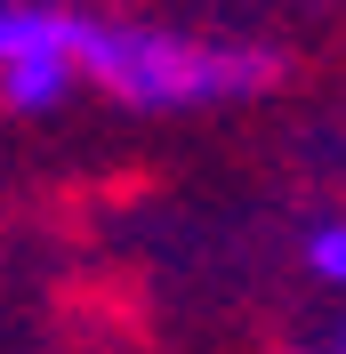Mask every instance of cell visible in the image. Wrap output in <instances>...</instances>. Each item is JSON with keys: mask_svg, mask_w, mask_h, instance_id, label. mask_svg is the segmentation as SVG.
<instances>
[{"mask_svg": "<svg viewBox=\"0 0 346 354\" xmlns=\"http://www.w3.org/2000/svg\"><path fill=\"white\" fill-rule=\"evenodd\" d=\"M73 57H81V88H97L113 105H137V113L242 105V97H266L282 73V57L258 41H210V32L121 24V17H81Z\"/></svg>", "mask_w": 346, "mask_h": 354, "instance_id": "obj_1", "label": "cell"}, {"mask_svg": "<svg viewBox=\"0 0 346 354\" xmlns=\"http://www.w3.org/2000/svg\"><path fill=\"white\" fill-rule=\"evenodd\" d=\"M330 354H346V330H338V346H330Z\"/></svg>", "mask_w": 346, "mask_h": 354, "instance_id": "obj_4", "label": "cell"}, {"mask_svg": "<svg viewBox=\"0 0 346 354\" xmlns=\"http://www.w3.org/2000/svg\"><path fill=\"white\" fill-rule=\"evenodd\" d=\"M306 274L330 282V290H346V218H322L306 234Z\"/></svg>", "mask_w": 346, "mask_h": 354, "instance_id": "obj_3", "label": "cell"}, {"mask_svg": "<svg viewBox=\"0 0 346 354\" xmlns=\"http://www.w3.org/2000/svg\"><path fill=\"white\" fill-rule=\"evenodd\" d=\"M81 8L57 0H0V97L8 113H48L81 88Z\"/></svg>", "mask_w": 346, "mask_h": 354, "instance_id": "obj_2", "label": "cell"}, {"mask_svg": "<svg viewBox=\"0 0 346 354\" xmlns=\"http://www.w3.org/2000/svg\"><path fill=\"white\" fill-rule=\"evenodd\" d=\"M290 354H306V346H290Z\"/></svg>", "mask_w": 346, "mask_h": 354, "instance_id": "obj_5", "label": "cell"}]
</instances>
